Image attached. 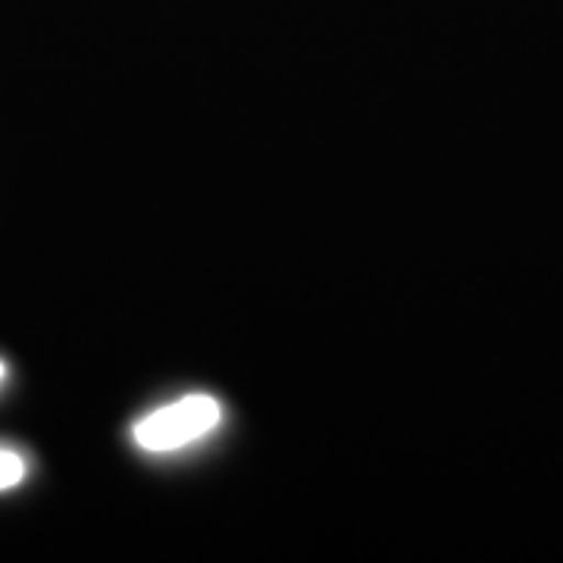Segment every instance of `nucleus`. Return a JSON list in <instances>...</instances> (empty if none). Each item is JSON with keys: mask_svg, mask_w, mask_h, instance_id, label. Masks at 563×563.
Here are the masks:
<instances>
[{"mask_svg": "<svg viewBox=\"0 0 563 563\" xmlns=\"http://www.w3.org/2000/svg\"><path fill=\"white\" fill-rule=\"evenodd\" d=\"M222 417V407L210 395H188L176 404H166L161 410L147 413L135 426V442L151 454L179 451L185 444L198 442L201 435L213 432Z\"/></svg>", "mask_w": 563, "mask_h": 563, "instance_id": "nucleus-1", "label": "nucleus"}, {"mask_svg": "<svg viewBox=\"0 0 563 563\" xmlns=\"http://www.w3.org/2000/svg\"><path fill=\"white\" fill-rule=\"evenodd\" d=\"M25 479V461L16 451H3L0 448V492L16 488Z\"/></svg>", "mask_w": 563, "mask_h": 563, "instance_id": "nucleus-2", "label": "nucleus"}, {"mask_svg": "<svg viewBox=\"0 0 563 563\" xmlns=\"http://www.w3.org/2000/svg\"><path fill=\"white\" fill-rule=\"evenodd\" d=\"M3 373H7V369H3V363H0V379H3Z\"/></svg>", "mask_w": 563, "mask_h": 563, "instance_id": "nucleus-3", "label": "nucleus"}]
</instances>
